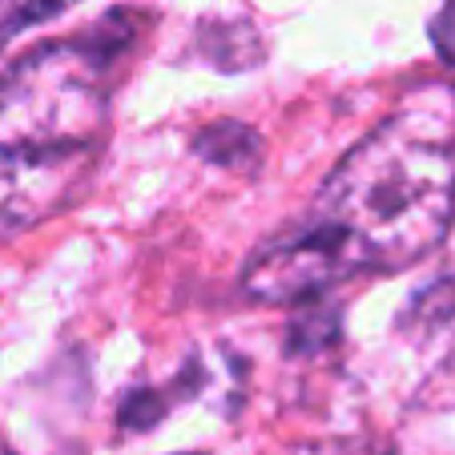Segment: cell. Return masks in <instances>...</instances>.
Wrapping results in <instances>:
<instances>
[{
    "instance_id": "cell-1",
    "label": "cell",
    "mask_w": 455,
    "mask_h": 455,
    "mask_svg": "<svg viewBox=\"0 0 455 455\" xmlns=\"http://www.w3.org/2000/svg\"><path fill=\"white\" fill-rule=\"evenodd\" d=\"M451 218V138L419 113H399L335 165L302 234L343 283L359 270H407L447 238Z\"/></svg>"
},
{
    "instance_id": "cell-2",
    "label": "cell",
    "mask_w": 455,
    "mask_h": 455,
    "mask_svg": "<svg viewBox=\"0 0 455 455\" xmlns=\"http://www.w3.org/2000/svg\"><path fill=\"white\" fill-rule=\"evenodd\" d=\"M109 138L105 60L41 44L0 77V238L49 222L93 178Z\"/></svg>"
},
{
    "instance_id": "cell-3",
    "label": "cell",
    "mask_w": 455,
    "mask_h": 455,
    "mask_svg": "<svg viewBox=\"0 0 455 455\" xmlns=\"http://www.w3.org/2000/svg\"><path fill=\"white\" fill-rule=\"evenodd\" d=\"M73 4L77 0H0V49L17 33H25L28 25H44Z\"/></svg>"
},
{
    "instance_id": "cell-4",
    "label": "cell",
    "mask_w": 455,
    "mask_h": 455,
    "mask_svg": "<svg viewBox=\"0 0 455 455\" xmlns=\"http://www.w3.org/2000/svg\"><path fill=\"white\" fill-rule=\"evenodd\" d=\"M431 41H435V52L447 60V65H455V0H447L443 9L435 12V20H431Z\"/></svg>"
},
{
    "instance_id": "cell-5",
    "label": "cell",
    "mask_w": 455,
    "mask_h": 455,
    "mask_svg": "<svg viewBox=\"0 0 455 455\" xmlns=\"http://www.w3.org/2000/svg\"><path fill=\"white\" fill-rule=\"evenodd\" d=\"M302 455H375V451H359V447H318V451H302Z\"/></svg>"
},
{
    "instance_id": "cell-6",
    "label": "cell",
    "mask_w": 455,
    "mask_h": 455,
    "mask_svg": "<svg viewBox=\"0 0 455 455\" xmlns=\"http://www.w3.org/2000/svg\"><path fill=\"white\" fill-rule=\"evenodd\" d=\"M0 455H17V451H9V447H4V443H0Z\"/></svg>"
}]
</instances>
